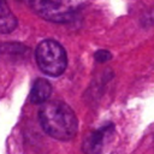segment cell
<instances>
[{
    "label": "cell",
    "mask_w": 154,
    "mask_h": 154,
    "mask_svg": "<svg viewBox=\"0 0 154 154\" xmlns=\"http://www.w3.org/2000/svg\"><path fill=\"white\" fill-rule=\"evenodd\" d=\"M38 119L45 132L55 140H71L78 130L75 112L63 101L43 102L38 111Z\"/></svg>",
    "instance_id": "6da1fadb"
},
{
    "label": "cell",
    "mask_w": 154,
    "mask_h": 154,
    "mask_svg": "<svg viewBox=\"0 0 154 154\" xmlns=\"http://www.w3.org/2000/svg\"><path fill=\"white\" fill-rule=\"evenodd\" d=\"M35 58L40 70L52 77L60 76L67 65V57L64 47L54 40H43L35 51Z\"/></svg>",
    "instance_id": "7a4b0ae2"
},
{
    "label": "cell",
    "mask_w": 154,
    "mask_h": 154,
    "mask_svg": "<svg viewBox=\"0 0 154 154\" xmlns=\"http://www.w3.org/2000/svg\"><path fill=\"white\" fill-rule=\"evenodd\" d=\"M84 0H30L32 10L43 19L54 23L71 22Z\"/></svg>",
    "instance_id": "3957f363"
},
{
    "label": "cell",
    "mask_w": 154,
    "mask_h": 154,
    "mask_svg": "<svg viewBox=\"0 0 154 154\" xmlns=\"http://www.w3.org/2000/svg\"><path fill=\"white\" fill-rule=\"evenodd\" d=\"M114 128L112 124L103 125L102 128L91 131L87 135L82 143V150L84 154H101L105 142L109 135H112Z\"/></svg>",
    "instance_id": "277c9868"
},
{
    "label": "cell",
    "mask_w": 154,
    "mask_h": 154,
    "mask_svg": "<svg viewBox=\"0 0 154 154\" xmlns=\"http://www.w3.org/2000/svg\"><path fill=\"white\" fill-rule=\"evenodd\" d=\"M51 94H52L51 83L45 78H37L31 87L30 101L32 103H43L48 101Z\"/></svg>",
    "instance_id": "5b68a950"
},
{
    "label": "cell",
    "mask_w": 154,
    "mask_h": 154,
    "mask_svg": "<svg viewBox=\"0 0 154 154\" xmlns=\"http://www.w3.org/2000/svg\"><path fill=\"white\" fill-rule=\"evenodd\" d=\"M18 20L5 0H0V34H10L17 28Z\"/></svg>",
    "instance_id": "8992f818"
},
{
    "label": "cell",
    "mask_w": 154,
    "mask_h": 154,
    "mask_svg": "<svg viewBox=\"0 0 154 154\" xmlns=\"http://www.w3.org/2000/svg\"><path fill=\"white\" fill-rule=\"evenodd\" d=\"M94 58L97 63H106L112 58V54L106 49H99V51L95 52Z\"/></svg>",
    "instance_id": "52a82bcc"
}]
</instances>
